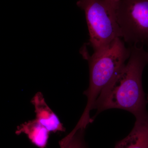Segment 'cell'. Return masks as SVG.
Segmentation results:
<instances>
[{
  "mask_svg": "<svg viewBox=\"0 0 148 148\" xmlns=\"http://www.w3.org/2000/svg\"><path fill=\"white\" fill-rule=\"evenodd\" d=\"M127 63L116 76L101 90L93 109L97 110L95 117L103 111L118 109L128 111L135 118L147 112L142 84V76L148 64V53L143 46L133 45Z\"/></svg>",
  "mask_w": 148,
  "mask_h": 148,
  "instance_id": "obj_1",
  "label": "cell"
},
{
  "mask_svg": "<svg viewBox=\"0 0 148 148\" xmlns=\"http://www.w3.org/2000/svg\"><path fill=\"white\" fill-rule=\"evenodd\" d=\"M83 55L88 61L89 85L84 94L87 98L83 113L74 129H86L92 122L90 111L103 88L121 71L130 55V48L125 46L124 41L118 38L110 45L101 50L93 51L90 56L83 50Z\"/></svg>",
  "mask_w": 148,
  "mask_h": 148,
  "instance_id": "obj_2",
  "label": "cell"
},
{
  "mask_svg": "<svg viewBox=\"0 0 148 148\" xmlns=\"http://www.w3.org/2000/svg\"><path fill=\"white\" fill-rule=\"evenodd\" d=\"M119 0H79L77 5L84 11L89 35V43L94 51L108 46L121 33L117 9Z\"/></svg>",
  "mask_w": 148,
  "mask_h": 148,
  "instance_id": "obj_3",
  "label": "cell"
},
{
  "mask_svg": "<svg viewBox=\"0 0 148 148\" xmlns=\"http://www.w3.org/2000/svg\"><path fill=\"white\" fill-rule=\"evenodd\" d=\"M117 16L125 42L148 43V0H119Z\"/></svg>",
  "mask_w": 148,
  "mask_h": 148,
  "instance_id": "obj_4",
  "label": "cell"
},
{
  "mask_svg": "<svg viewBox=\"0 0 148 148\" xmlns=\"http://www.w3.org/2000/svg\"><path fill=\"white\" fill-rule=\"evenodd\" d=\"M35 108L36 119L49 132H65L66 128L56 115L46 103L42 93L37 92L31 101Z\"/></svg>",
  "mask_w": 148,
  "mask_h": 148,
  "instance_id": "obj_5",
  "label": "cell"
},
{
  "mask_svg": "<svg viewBox=\"0 0 148 148\" xmlns=\"http://www.w3.org/2000/svg\"><path fill=\"white\" fill-rule=\"evenodd\" d=\"M114 148H148V112L136 118L131 132L117 142Z\"/></svg>",
  "mask_w": 148,
  "mask_h": 148,
  "instance_id": "obj_6",
  "label": "cell"
},
{
  "mask_svg": "<svg viewBox=\"0 0 148 148\" xmlns=\"http://www.w3.org/2000/svg\"><path fill=\"white\" fill-rule=\"evenodd\" d=\"M49 131L35 119L25 122L17 127L15 134H25L32 144L39 148H45L49 138Z\"/></svg>",
  "mask_w": 148,
  "mask_h": 148,
  "instance_id": "obj_7",
  "label": "cell"
},
{
  "mask_svg": "<svg viewBox=\"0 0 148 148\" xmlns=\"http://www.w3.org/2000/svg\"><path fill=\"white\" fill-rule=\"evenodd\" d=\"M85 130L80 128L66 136L64 138L66 143L63 148H89L85 140Z\"/></svg>",
  "mask_w": 148,
  "mask_h": 148,
  "instance_id": "obj_8",
  "label": "cell"
},
{
  "mask_svg": "<svg viewBox=\"0 0 148 148\" xmlns=\"http://www.w3.org/2000/svg\"><path fill=\"white\" fill-rule=\"evenodd\" d=\"M148 44V43L147 44ZM147 52H148V51H147ZM147 101H148V96H147Z\"/></svg>",
  "mask_w": 148,
  "mask_h": 148,
  "instance_id": "obj_9",
  "label": "cell"
}]
</instances>
